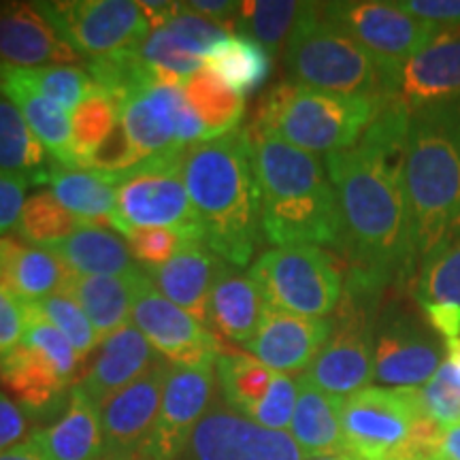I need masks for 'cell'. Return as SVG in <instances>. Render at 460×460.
I'll return each instance as SVG.
<instances>
[{
  "label": "cell",
  "mask_w": 460,
  "mask_h": 460,
  "mask_svg": "<svg viewBox=\"0 0 460 460\" xmlns=\"http://www.w3.org/2000/svg\"><path fill=\"white\" fill-rule=\"evenodd\" d=\"M169 367L171 362L160 358L146 376L102 402L101 424L102 441H105L102 454L143 452L156 424Z\"/></svg>",
  "instance_id": "d6986e66"
},
{
  "label": "cell",
  "mask_w": 460,
  "mask_h": 460,
  "mask_svg": "<svg viewBox=\"0 0 460 460\" xmlns=\"http://www.w3.org/2000/svg\"><path fill=\"white\" fill-rule=\"evenodd\" d=\"M111 226L124 237L135 230L163 228L183 239H203L181 177V163L141 169L119 181Z\"/></svg>",
  "instance_id": "7c38bea8"
},
{
  "label": "cell",
  "mask_w": 460,
  "mask_h": 460,
  "mask_svg": "<svg viewBox=\"0 0 460 460\" xmlns=\"http://www.w3.org/2000/svg\"><path fill=\"white\" fill-rule=\"evenodd\" d=\"M73 273L48 247L31 245L13 234L0 237V286L22 303H39L65 292Z\"/></svg>",
  "instance_id": "d4e9b609"
},
{
  "label": "cell",
  "mask_w": 460,
  "mask_h": 460,
  "mask_svg": "<svg viewBox=\"0 0 460 460\" xmlns=\"http://www.w3.org/2000/svg\"><path fill=\"white\" fill-rule=\"evenodd\" d=\"M128 247L135 256L137 262H141V267L146 271H156V269L164 267L172 256L180 252L183 245L181 234L172 233V230H135V233L126 234Z\"/></svg>",
  "instance_id": "7bdbcfd3"
},
{
  "label": "cell",
  "mask_w": 460,
  "mask_h": 460,
  "mask_svg": "<svg viewBox=\"0 0 460 460\" xmlns=\"http://www.w3.org/2000/svg\"><path fill=\"white\" fill-rule=\"evenodd\" d=\"M48 149L26 124L13 102L0 96V171L22 180L26 186L49 183Z\"/></svg>",
  "instance_id": "1f68e13d"
},
{
  "label": "cell",
  "mask_w": 460,
  "mask_h": 460,
  "mask_svg": "<svg viewBox=\"0 0 460 460\" xmlns=\"http://www.w3.org/2000/svg\"><path fill=\"white\" fill-rule=\"evenodd\" d=\"M217 264L220 258L203 239H188L164 267L146 273L160 295L207 324V305Z\"/></svg>",
  "instance_id": "484cf974"
},
{
  "label": "cell",
  "mask_w": 460,
  "mask_h": 460,
  "mask_svg": "<svg viewBox=\"0 0 460 460\" xmlns=\"http://www.w3.org/2000/svg\"><path fill=\"white\" fill-rule=\"evenodd\" d=\"M422 418L418 388H362L343 399L345 450L360 460H390Z\"/></svg>",
  "instance_id": "30bf717a"
},
{
  "label": "cell",
  "mask_w": 460,
  "mask_h": 460,
  "mask_svg": "<svg viewBox=\"0 0 460 460\" xmlns=\"http://www.w3.org/2000/svg\"><path fill=\"white\" fill-rule=\"evenodd\" d=\"M460 101V37L441 32L396 71L388 101L402 111Z\"/></svg>",
  "instance_id": "ac0fdd59"
},
{
  "label": "cell",
  "mask_w": 460,
  "mask_h": 460,
  "mask_svg": "<svg viewBox=\"0 0 460 460\" xmlns=\"http://www.w3.org/2000/svg\"><path fill=\"white\" fill-rule=\"evenodd\" d=\"M119 122V102L107 94L105 90H96L82 105L71 113L73 124V166L82 169L92 154L105 143L115 126Z\"/></svg>",
  "instance_id": "d590c367"
},
{
  "label": "cell",
  "mask_w": 460,
  "mask_h": 460,
  "mask_svg": "<svg viewBox=\"0 0 460 460\" xmlns=\"http://www.w3.org/2000/svg\"><path fill=\"white\" fill-rule=\"evenodd\" d=\"M130 318L152 348L171 365H216L217 356L224 354L220 337L160 295L149 278L143 281Z\"/></svg>",
  "instance_id": "2e32d148"
},
{
  "label": "cell",
  "mask_w": 460,
  "mask_h": 460,
  "mask_svg": "<svg viewBox=\"0 0 460 460\" xmlns=\"http://www.w3.org/2000/svg\"><path fill=\"white\" fill-rule=\"evenodd\" d=\"M322 15L352 37L379 62L390 85L399 68L427 49L439 37V31L407 15L396 3L379 0H345L320 3ZM388 101V99H386Z\"/></svg>",
  "instance_id": "9c48e42d"
},
{
  "label": "cell",
  "mask_w": 460,
  "mask_h": 460,
  "mask_svg": "<svg viewBox=\"0 0 460 460\" xmlns=\"http://www.w3.org/2000/svg\"><path fill=\"white\" fill-rule=\"evenodd\" d=\"M31 441L48 460H99L105 452L99 405L75 384L65 411L48 427L32 430Z\"/></svg>",
  "instance_id": "cb8c5ba5"
},
{
  "label": "cell",
  "mask_w": 460,
  "mask_h": 460,
  "mask_svg": "<svg viewBox=\"0 0 460 460\" xmlns=\"http://www.w3.org/2000/svg\"><path fill=\"white\" fill-rule=\"evenodd\" d=\"M28 305H32L34 312L41 314L45 320L51 322L71 341L75 352L79 354V358L88 356L101 343V339L96 335L94 326H92L90 318L85 315L82 305L75 301L68 292H58L54 296Z\"/></svg>",
  "instance_id": "60d3db41"
},
{
  "label": "cell",
  "mask_w": 460,
  "mask_h": 460,
  "mask_svg": "<svg viewBox=\"0 0 460 460\" xmlns=\"http://www.w3.org/2000/svg\"><path fill=\"white\" fill-rule=\"evenodd\" d=\"M146 279L147 273L143 269L126 275H73L65 292L82 305L102 341L130 324L132 307Z\"/></svg>",
  "instance_id": "83f0119b"
},
{
  "label": "cell",
  "mask_w": 460,
  "mask_h": 460,
  "mask_svg": "<svg viewBox=\"0 0 460 460\" xmlns=\"http://www.w3.org/2000/svg\"><path fill=\"white\" fill-rule=\"evenodd\" d=\"M26 203V183L0 171V237L13 230Z\"/></svg>",
  "instance_id": "bcb514c9"
},
{
  "label": "cell",
  "mask_w": 460,
  "mask_h": 460,
  "mask_svg": "<svg viewBox=\"0 0 460 460\" xmlns=\"http://www.w3.org/2000/svg\"><path fill=\"white\" fill-rule=\"evenodd\" d=\"M0 460H48V458H45L43 452L39 450L31 439H28L13 446L7 452H0Z\"/></svg>",
  "instance_id": "816d5d0a"
},
{
  "label": "cell",
  "mask_w": 460,
  "mask_h": 460,
  "mask_svg": "<svg viewBox=\"0 0 460 460\" xmlns=\"http://www.w3.org/2000/svg\"><path fill=\"white\" fill-rule=\"evenodd\" d=\"M99 460H152L146 452L137 454H102Z\"/></svg>",
  "instance_id": "db71d44e"
},
{
  "label": "cell",
  "mask_w": 460,
  "mask_h": 460,
  "mask_svg": "<svg viewBox=\"0 0 460 460\" xmlns=\"http://www.w3.org/2000/svg\"><path fill=\"white\" fill-rule=\"evenodd\" d=\"M422 312L430 329L439 337H444L446 341L460 337V305H422Z\"/></svg>",
  "instance_id": "c3c4849f"
},
{
  "label": "cell",
  "mask_w": 460,
  "mask_h": 460,
  "mask_svg": "<svg viewBox=\"0 0 460 460\" xmlns=\"http://www.w3.org/2000/svg\"><path fill=\"white\" fill-rule=\"evenodd\" d=\"M205 66L230 90L245 96L261 88L271 75L273 56L245 34H230L205 56Z\"/></svg>",
  "instance_id": "d6a6232c"
},
{
  "label": "cell",
  "mask_w": 460,
  "mask_h": 460,
  "mask_svg": "<svg viewBox=\"0 0 460 460\" xmlns=\"http://www.w3.org/2000/svg\"><path fill=\"white\" fill-rule=\"evenodd\" d=\"M28 307L4 286H0V356L9 354L24 339Z\"/></svg>",
  "instance_id": "f6af8a7d"
},
{
  "label": "cell",
  "mask_w": 460,
  "mask_h": 460,
  "mask_svg": "<svg viewBox=\"0 0 460 460\" xmlns=\"http://www.w3.org/2000/svg\"><path fill=\"white\" fill-rule=\"evenodd\" d=\"M411 295L420 307L441 303L460 305V239L420 262Z\"/></svg>",
  "instance_id": "f35d334b"
},
{
  "label": "cell",
  "mask_w": 460,
  "mask_h": 460,
  "mask_svg": "<svg viewBox=\"0 0 460 460\" xmlns=\"http://www.w3.org/2000/svg\"><path fill=\"white\" fill-rule=\"evenodd\" d=\"M137 54L147 65L158 68L160 73H164L166 77L181 85L192 75H197L200 68H205V56L200 54L197 45L190 43L186 37H181L169 26L149 32L137 48Z\"/></svg>",
  "instance_id": "74e56055"
},
{
  "label": "cell",
  "mask_w": 460,
  "mask_h": 460,
  "mask_svg": "<svg viewBox=\"0 0 460 460\" xmlns=\"http://www.w3.org/2000/svg\"><path fill=\"white\" fill-rule=\"evenodd\" d=\"M382 107V101L281 82L262 96L247 128L318 156L354 147Z\"/></svg>",
  "instance_id": "5b68a950"
},
{
  "label": "cell",
  "mask_w": 460,
  "mask_h": 460,
  "mask_svg": "<svg viewBox=\"0 0 460 460\" xmlns=\"http://www.w3.org/2000/svg\"><path fill=\"white\" fill-rule=\"evenodd\" d=\"M216 379L220 396L234 411L264 429H290L298 394L296 379L269 369L243 352L217 356Z\"/></svg>",
  "instance_id": "9a60e30c"
},
{
  "label": "cell",
  "mask_w": 460,
  "mask_h": 460,
  "mask_svg": "<svg viewBox=\"0 0 460 460\" xmlns=\"http://www.w3.org/2000/svg\"><path fill=\"white\" fill-rule=\"evenodd\" d=\"M250 278L267 305L305 318H329L345 290L341 271L315 245L273 247L256 258Z\"/></svg>",
  "instance_id": "52a82bcc"
},
{
  "label": "cell",
  "mask_w": 460,
  "mask_h": 460,
  "mask_svg": "<svg viewBox=\"0 0 460 460\" xmlns=\"http://www.w3.org/2000/svg\"><path fill=\"white\" fill-rule=\"evenodd\" d=\"M39 4L65 41L88 60L137 49L152 32L135 0H58Z\"/></svg>",
  "instance_id": "4fadbf2b"
},
{
  "label": "cell",
  "mask_w": 460,
  "mask_h": 460,
  "mask_svg": "<svg viewBox=\"0 0 460 460\" xmlns=\"http://www.w3.org/2000/svg\"><path fill=\"white\" fill-rule=\"evenodd\" d=\"M402 186L420 264L460 239V101L410 113Z\"/></svg>",
  "instance_id": "277c9868"
},
{
  "label": "cell",
  "mask_w": 460,
  "mask_h": 460,
  "mask_svg": "<svg viewBox=\"0 0 460 460\" xmlns=\"http://www.w3.org/2000/svg\"><path fill=\"white\" fill-rule=\"evenodd\" d=\"M264 307L267 301L250 273L220 261L207 305L209 331L233 343H250L261 324Z\"/></svg>",
  "instance_id": "603a6c76"
},
{
  "label": "cell",
  "mask_w": 460,
  "mask_h": 460,
  "mask_svg": "<svg viewBox=\"0 0 460 460\" xmlns=\"http://www.w3.org/2000/svg\"><path fill=\"white\" fill-rule=\"evenodd\" d=\"M0 94L20 109L56 164L73 166V124L66 109L32 88L17 68L9 65H0Z\"/></svg>",
  "instance_id": "4316f807"
},
{
  "label": "cell",
  "mask_w": 460,
  "mask_h": 460,
  "mask_svg": "<svg viewBox=\"0 0 460 460\" xmlns=\"http://www.w3.org/2000/svg\"><path fill=\"white\" fill-rule=\"evenodd\" d=\"M296 384V407L290 422V435L296 446L305 456L348 452L341 427L343 399L315 388L303 376Z\"/></svg>",
  "instance_id": "f1b7e54d"
},
{
  "label": "cell",
  "mask_w": 460,
  "mask_h": 460,
  "mask_svg": "<svg viewBox=\"0 0 460 460\" xmlns=\"http://www.w3.org/2000/svg\"><path fill=\"white\" fill-rule=\"evenodd\" d=\"M447 354L446 341L429 322L405 305H393L376 320L373 379L384 388H420L429 384Z\"/></svg>",
  "instance_id": "8fae6325"
},
{
  "label": "cell",
  "mask_w": 460,
  "mask_h": 460,
  "mask_svg": "<svg viewBox=\"0 0 460 460\" xmlns=\"http://www.w3.org/2000/svg\"><path fill=\"white\" fill-rule=\"evenodd\" d=\"M28 429H31L28 413L9 394L0 393V452L22 444Z\"/></svg>",
  "instance_id": "7dc6e473"
},
{
  "label": "cell",
  "mask_w": 460,
  "mask_h": 460,
  "mask_svg": "<svg viewBox=\"0 0 460 460\" xmlns=\"http://www.w3.org/2000/svg\"><path fill=\"white\" fill-rule=\"evenodd\" d=\"M446 349H447V360H450L452 365L460 371V337L452 339V341H446Z\"/></svg>",
  "instance_id": "f5cc1de1"
},
{
  "label": "cell",
  "mask_w": 460,
  "mask_h": 460,
  "mask_svg": "<svg viewBox=\"0 0 460 460\" xmlns=\"http://www.w3.org/2000/svg\"><path fill=\"white\" fill-rule=\"evenodd\" d=\"M39 3L0 4V65L60 66L79 60Z\"/></svg>",
  "instance_id": "44dd1931"
},
{
  "label": "cell",
  "mask_w": 460,
  "mask_h": 460,
  "mask_svg": "<svg viewBox=\"0 0 460 460\" xmlns=\"http://www.w3.org/2000/svg\"><path fill=\"white\" fill-rule=\"evenodd\" d=\"M290 82L332 94L388 99V77L352 37L322 15L320 3H305L284 51Z\"/></svg>",
  "instance_id": "8992f818"
},
{
  "label": "cell",
  "mask_w": 460,
  "mask_h": 460,
  "mask_svg": "<svg viewBox=\"0 0 460 460\" xmlns=\"http://www.w3.org/2000/svg\"><path fill=\"white\" fill-rule=\"evenodd\" d=\"M51 194L68 214L90 226H111L118 207V186L105 175L85 169L56 164L49 172Z\"/></svg>",
  "instance_id": "4dcf8cb0"
},
{
  "label": "cell",
  "mask_w": 460,
  "mask_h": 460,
  "mask_svg": "<svg viewBox=\"0 0 460 460\" xmlns=\"http://www.w3.org/2000/svg\"><path fill=\"white\" fill-rule=\"evenodd\" d=\"M422 416L439 429L460 424V371L450 360L437 369L427 386L418 388Z\"/></svg>",
  "instance_id": "b9f144b4"
},
{
  "label": "cell",
  "mask_w": 460,
  "mask_h": 460,
  "mask_svg": "<svg viewBox=\"0 0 460 460\" xmlns=\"http://www.w3.org/2000/svg\"><path fill=\"white\" fill-rule=\"evenodd\" d=\"M332 332V318H305L267 305L256 335L243 348L269 369L301 373L324 348Z\"/></svg>",
  "instance_id": "ffe728a7"
},
{
  "label": "cell",
  "mask_w": 460,
  "mask_h": 460,
  "mask_svg": "<svg viewBox=\"0 0 460 460\" xmlns=\"http://www.w3.org/2000/svg\"><path fill=\"white\" fill-rule=\"evenodd\" d=\"M261 192L262 234L275 247L341 245L335 188L315 154L245 128Z\"/></svg>",
  "instance_id": "3957f363"
},
{
  "label": "cell",
  "mask_w": 460,
  "mask_h": 460,
  "mask_svg": "<svg viewBox=\"0 0 460 460\" xmlns=\"http://www.w3.org/2000/svg\"><path fill=\"white\" fill-rule=\"evenodd\" d=\"M396 4L407 15L437 28L439 32L460 31V0H401Z\"/></svg>",
  "instance_id": "ee69618b"
},
{
  "label": "cell",
  "mask_w": 460,
  "mask_h": 460,
  "mask_svg": "<svg viewBox=\"0 0 460 460\" xmlns=\"http://www.w3.org/2000/svg\"><path fill=\"white\" fill-rule=\"evenodd\" d=\"M17 68V66H15ZM17 73L26 79L32 88H37L43 96L58 102L68 113H73L82 102L99 90L90 71L85 66L60 65V66H37V68H17Z\"/></svg>",
  "instance_id": "ab89813d"
},
{
  "label": "cell",
  "mask_w": 460,
  "mask_h": 460,
  "mask_svg": "<svg viewBox=\"0 0 460 460\" xmlns=\"http://www.w3.org/2000/svg\"><path fill=\"white\" fill-rule=\"evenodd\" d=\"M177 460H305V454L290 433L252 422L217 390Z\"/></svg>",
  "instance_id": "5bb4252c"
},
{
  "label": "cell",
  "mask_w": 460,
  "mask_h": 460,
  "mask_svg": "<svg viewBox=\"0 0 460 460\" xmlns=\"http://www.w3.org/2000/svg\"><path fill=\"white\" fill-rule=\"evenodd\" d=\"M410 113L384 102L354 147L326 154L335 188L341 245L349 284L382 292L416 269L411 217L402 186V149Z\"/></svg>",
  "instance_id": "6da1fadb"
},
{
  "label": "cell",
  "mask_w": 460,
  "mask_h": 460,
  "mask_svg": "<svg viewBox=\"0 0 460 460\" xmlns=\"http://www.w3.org/2000/svg\"><path fill=\"white\" fill-rule=\"evenodd\" d=\"M181 90L205 126L207 141L239 128L245 115V96L230 90L209 68H200L197 75L186 79Z\"/></svg>",
  "instance_id": "836d02e7"
},
{
  "label": "cell",
  "mask_w": 460,
  "mask_h": 460,
  "mask_svg": "<svg viewBox=\"0 0 460 460\" xmlns=\"http://www.w3.org/2000/svg\"><path fill=\"white\" fill-rule=\"evenodd\" d=\"M379 295L345 281L332 332L303 377L315 388L348 399L373 382V335Z\"/></svg>",
  "instance_id": "ba28073f"
},
{
  "label": "cell",
  "mask_w": 460,
  "mask_h": 460,
  "mask_svg": "<svg viewBox=\"0 0 460 460\" xmlns=\"http://www.w3.org/2000/svg\"><path fill=\"white\" fill-rule=\"evenodd\" d=\"M139 7L143 15H146L149 31H158V28H164L177 15L181 3H163V0H147L146 3V0H141Z\"/></svg>",
  "instance_id": "681fc988"
},
{
  "label": "cell",
  "mask_w": 460,
  "mask_h": 460,
  "mask_svg": "<svg viewBox=\"0 0 460 460\" xmlns=\"http://www.w3.org/2000/svg\"><path fill=\"white\" fill-rule=\"evenodd\" d=\"M181 177L207 247L233 267H247L261 243L262 224L245 128L186 149Z\"/></svg>",
  "instance_id": "7a4b0ae2"
},
{
  "label": "cell",
  "mask_w": 460,
  "mask_h": 460,
  "mask_svg": "<svg viewBox=\"0 0 460 460\" xmlns=\"http://www.w3.org/2000/svg\"><path fill=\"white\" fill-rule=\"evenodd\" d=\"M305 460H360V458L349 452H339V454H320V456H305Z\"/></svg>",
  "instance_id": "11a10c76"
},
{
  "label": "cell",
  "mask_w": 460,
  "mask_h": 460,
  "mask_svg": "<svg viewBox=\"0 0 460 460\" xmlns=\"http://www.w3.org/2000/svg\"><path fill=\"white\" fill-rule=\"evenodd\" d=\"M439 460H460V424L441 429Z\"/></svg>",
  "instance_id": "f907efd6"
},
{
  "label": "cell",
  "mask_w": 460,
  "mask_h": 460,
  "mask_svg": "<svg viewBox=\"0 0 460 460\" xmlns=\"http://www.w3.org/2000/svg\"><path fill=\"white\" fill-rule=\"evenodd\" d=\"M163 358L135 324H126L102 339L96 358L79 379V386L94 405L105 402L119 390L130 386Z\"/></svg>",
  "instance_id": "7402d4cb"
},
{
  "label": "cell",
  "mask_w": 460,
  "mask_h": 460,
  "mask_svg": "<svg viewBox=\"0 0 460 460\" xmlns=\"http://www.w3.org/2000/svg\"><path fill=\"white\" fill-rule=\"evenodd\" d=\"M48 250L54 252L73 275H126L141 269L135 264L128 241L102 226H82Z\"/></svg>",
  "instance_id": "f546056e"
},
{
  "label": "cell",
  "mask_w": 460,
  "mask_h": 460,
  "mask_svg": "<svg viewBox=\"0 0 460 460\" xmlns=\"http://www.w3.org/2000/svg\"><path fill=\"white\" fill-rule=\"evenodd\" d=\"M303 9L305 3L295 0H250L241 3L237 28L275 58L290 39Z\"/></svg>",
  "instance_id": "e575fe53"
},
{
  "label": "cell",
  "mask_w": 460,
  "mask_h": 460,
  "mask_svg": "<svg viewBox=\"0 0 460 460\" xmlns=\"http://www.w3.org/2000/svg\"><path fill=\"white\" fill-rule=\"evenodd\" d=\"M216 365H171L163 388L160 411L143 452L152 460H177L194 429L214 402Z\"/></svg>",
  "instance_id": "e0dca14e"
},
{
  "label": "cell",
  "mask_w": 460,
  "mask_h": 460,
  "mask_svg": "<svg viewBox=\"0 0 460 460\" xmlns=\"http://www.w3.org/2000/svg\"><path fill=\"white\" fill-rule=\"evenodd\" d=\"M82 226H90L75 217L58 203L51 192H37L26 199L20 220H17L15 234L31 245L49 247L58 241L71 237Z\"/></svg>",
  "instance_id": "8d00e7d4"
}]
</instances>
